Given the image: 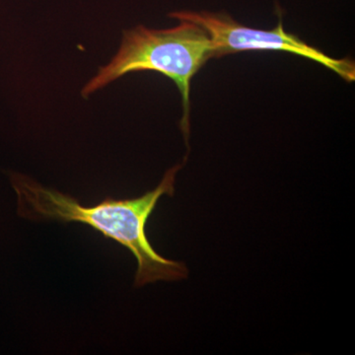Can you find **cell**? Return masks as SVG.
Masks as SVG:
<instances>
[{
	"label": "cell",
	"instance_id": "obj_1",
	"mask_svg": "<svg viewBox=\"0 0 355 355\" xmlns=\"http://www.w3.org/2000/svg\"><path fill=\"white\" fill-rule=\"evenodd\" d=\"M183 165L168 170L160 184L141 197L108 198L94 207H83L71 196L46 188L20 173L11 172L9 180L17 197L18 216L22 218L80 222L130 250L137 261L135 286L139 288L156 282H179L188 277L187 266L159 254L146 234L147 221L159 200L165 195L174 196L176 176Z\"/></svg>",
	"mask_w": 355,
	"mask_h": 355
},
{
	"label": "cell",
	"instance_id": "obj_2",
	"mask_svg": "<svg viewBox=\"0 0 355 355\" xmlns=\"http://www.w3.org/2000/svg\"><path fill=\"white\" fill-rule=\"evenodd\" d=\"M179 22L169 29H150L139 25L123 32L118 53L85 84L81 95L88 98L132 72L163 74L176 84L181 93L183 116L180 128L188 144L191 80L207 60L214 58V44L209 33L200 26L186 20Z\"/></svg>",
	"mask_w": 355,
	"mask_h": 355
},
{
	"label": "cell",
	"instance_id": "obj_3",
	"mask_svg": "<svg viewBox=\"0 0 355 355\" xmlns=\"http://www.w3.org/2000/svg\"><path fill=\"white\" fill-rule=\"evenodd\" d=\"M169 16L178 21L196 23L209 33L214 44V58H219L240 51H284L321 64L347 83L355 81L354 60L331 58L306 43L297 35L286 32L282 17L275 29L261 30L238 22L225 11L180 10L170 13Z\"/></svg>",
	"mask_w": 355,
	"mask_h": 355
}]
</instances>
